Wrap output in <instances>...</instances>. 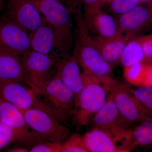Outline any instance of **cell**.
<instances>
[{"label": "cell", "instance_id": "1f68e13d", "mask_svg": "<svg viewBox=\"0 0 152 152\" xmlns=\"http://www.w3.org/2000/svg\"><path fill=\"white\" fill-rule=\"evenodd\" d=\"M28 150L23 147H15L13 148L10 149L7 152H27Z\"/></svg>", "mask_w": 152, "mask_h": 152}, {"label": "cell", "instance_id": "e0dca14e", "mask_svg": "<svg viewBox=\"0 0 152 152\" xmlns=\"http://www.w3.org/2000/svg\"><path fill=\"white\" fill-rule=\"evenodd\" d=\"M84 20L89 31L95 34L94 36L109 39L123 34L116 19L101 9L84 19Z\"/></svg>", "mask_w": 152, "mask_h": 152}, {"label": "cell", "instance_id": "44dd1931", "mask_svg": "<svg viewBox=\"0 0 152 152\" xmlns=\"http://www.w3.org/2000/svg\"><path fill=\"white\" fill-rule=\"evenodd\" d=\"M133 148L152 146V117L138 124L132 131Z\"/></svg>", "mask_w": 152, "mask_h": 152}, {"label": "cell", "instance_id": "836d02e7", "mask_svg": "<svg viewBox=\"0 0 152 152\" xmlns=\"http://www.w3.org/2000/svg\"><path fill=\"white\" fill-rule=\"evenodd\" d=\"M5 4V3L4 0H0V12H2V11L4 10Z\"/></svg>", "mask_w": 152, "mask_h": 152}, {"label": "cell", "instance_id": "4dcf8cb0", "mask_svg": "<svg viewBox=\"0 0 152 152\" xmlns=\"http://www.w3.org/2000/svg\"><path fill=\"white\" fill-rule=\"evenodd\" d=\"M144 86L152 87V62L147 63L146 72Z\"/></svg>", "mask_w": 152, "mask_h": 152}, {"label": "cell", "instance_id": "f1b7e54d", "mask_svg": "<svg viewBox=\"0 0 152 152\" xmlns=\"http://www.w3.org/2000/svg\"><path fill=\"white\" fill-rule=\"evenodd\" d=\"M145 54V62H152V34L140 37Z\"/></svg>", "mask_w": 152, "mask_h": 152}, {"label": "cell", "instance_id": "30bf717a", "mask_svg": "<svg viewBox=\"0 0 152 152\" xmlns=\"http://www.w3.org/2000/svg\"><path fill=\"white\" fill-rule=\"evenodd\" d=\"M0 121L13 130L16 142L23 145H34L48 141L31 129L19 109L3 100L0 102Z\"/></svg>", "mask_w": 152, "mask_h": 152}, {"label": "cell", "instance_id": "d4e9b609", "mask_svg": "<svg viewBox=\"0 0 152 152\" xmlns=\"http://www.w3.org/2000/svg\"><path fill=\"white\" fill-rule=\"evenodd\" d=\"M62 152H88L83 137L77 134H72L62 144Z\"/></svg>", "mask_w": 152, "mask_h": 152}, {"label": "cell", "instance_id": "ffe728a7", "mask_svg": "<svg viewBox=\"0 0 152 152\" xmlns=\"http://www.w3.org/2000/svg\"><path fill=\"white\" fill-rule=\"evenodd\" d=\"M119 62L124 67L145 62V54L140 37L134 36L128 42L120 57Z\"/></svg>", "mask_w": 152, "mask_h": 152}, {"label": "cell", "instance_id": "3957f363", "mask_svg": "<svg viewBox=\"0 0 152 152\" xmlns=\"http://www.w3.org/2000/svg\"><path fill=\"white\" fill-rule=\"evenodd\" d=\"M82 74L84 86L75 102L72 115L78 128L89 123L92 117L105 102L107 90H109L104 85Z\"/></svg>", "mask_w": 152, "mask_h": 152}, {"label": "cell", "instance_id": "8fae6325", "mask_svg": "<svg viewBox=\"0 0 152 152\" xmlns=\"http://www.w3.org/2000/svg\"><path fill=\"white\" fill-rule=\"evenodd\" d=\"M114 85L110 90L105 102L93 117V122L94 128L112 132H122L131 129L129 127L130 124L123 118L117 107Z\"/></svg>", "mask_w": 152, "mask_h": 152}, {"label": "cell", "instance_id": "52a82bcc", "mask_svg": "<svg viewBox=\"0 0 152 152\" xmlns=\"http://www.w3.org/2000/svg\"><path fill=\"white\" fill-rule=\"evenodd\" d=\"M21 82L0 80V96L20 110L39 109L55 117L53 110L45 103L40 96L31 88L23 86Z\"/></svg>", "mask_w": 152, "mask_h": 152}, {"label": "cell", "instance_id": "5bb4252c", "mask_svg": "<svg viewBox=\"0 0 152 152\" xmlns=\"http://www.w3.org/2000/svg\"><path fill=\"white\" fill-rule=\"evenodd\" d=\"M0 80L23 82L28 85L27 74L21 56L1 47H0Z\"/></svg>", "mask_w": 152, "mask_h": 152}, {"label": "cell", "instance_id": "ba28073f", "mask_svg": "<svg viewBox=\"0 0 152 152\" xmlns=\"http://www.w3.org/2000/svg\"><path fill=\"white\" fill-rule=\"evenodd\" d=\"M20 111L31 129L47 140L63 143L72 134L59 121L42 110L31 108Z\"/></svg>", "mask_w": 152, "mask_h": 152}, {"label": "cell", "instance_id": "277c9868", "mask_svg": "<svg viewBox=\"0 0 152 152\" xmlns=\"http://www.w3.org/2000/svg\"><path fill=\"white\" fill-rule=\"evenodd\" d=\"M21 58L28 79V86L40 96L54 75L60 60L33 50Z\"/></svg>", "mask_w": 152, "mask_h": 152}, {"label": "cell", "instance_id": "7a4b0ae2", "mask_svg": "<svg viewBox=\"0 0 152 152\" xmlns=\"http://www.w3.org/2000/svg\"><path fill=\"white\" fill-rule=\"evenodd\" d=\"M53 28L56 50L61 59L70 56L75 42L72 14L61 3L53 0H29Z\"/></svg>", "mask_w": 152, "mask_h": 152}, {"label": "cell", "instance_id": "484cf974", "mask_svg": "<svg viewBox=\"0 0 152 152\" xmlns=\"http://www.w3.org/2000/svg\"><path fill=\"white\" fill-rule=\"evenodd\" d=\"M63 143L45 141L33 145L30 152H62Z\"/></svg>", "mask_w": 152, "mask_h": 152}, {"label": "cell", "instance_id": "d6a6232c", "mask_svg": "<svg viewBox=\"0 0 152 152\" xmlns=\"http://www.w3.org/2000/svg\"><path fill=\"white\" fill-rule=\"evenodd\" d=\"M147 6L149 9L151 15V22L152 24V0H148L147 1Z\"/></svg>", "mask_w": 152, "mask_h": 152}, {"label": "cell", "instance_id": "8d00e7d4", "mask_svg": "<svg viewBox=\"0 0 152 152\" xmlns=\"http://www.w3.org/2000/svg\"><path fill=\"white\" fill-rule=\"evenodd\" d=\"M1 100H2L1 98V96H0V102Z\"/></svg>", "mask_w": 152, "mask_h": 152}, {"label": "cell", "instance_id": "7c38bea8", "mask_svg": "<svg viewBox=\"0 0 152 152\" xmlns=\"http://www.w3.org/2000/svg\"><path fill=\"white\" fill-rule=\"evenodd\" d=\"M116 104L123 118L130 124H140L150 118L126 85L115 82L114 85Z\"/></svg>", "mask_w": 152, "mask_h": 152}, {"label": "cell", "instance_id": "83f0119b", "mask_svg": "<svg viewBox=\"0 0 152 152\" xmlns=\"http://www.w3.org/2000/svg\"><path fill=\"white\" fill-rule=\"evenodd\" d=\"M84 6V18L86 19L92 15L104 5V0H81Z\"/></svg>", "mask_w": 152, "mask_h": 152}, {"label": "cell", "instance_id": "5b68a950", "mask_svg": "<svg viewBox=\"0 0 152 152\" xmlns=\"http://www.w3.org/2000/svg\"><path fill=\"white\" fill-rule=\"evenodd\" d=\"M40 96L60 122L64 121L72 116L75 105V94L56 72Z\"/></svg>", "mask_w": 152, "mask_h": 152}, {"label": "cell", "instance_id": "2e32d148", "mask_svg": "<svg viewBox=\"0 0 152 152\" xmlns=\"http://www.w3.org/2000/svg\"><path fill=\"white\" fill-rule=\"evenodd\" d=\"M56 74L75 94V102L84 86L78 63L72 55L61 59L58 64Z\"/></svg>", "mask_w": 152, "mask_h": 152}, {"label": "cell", "instance_id": "8992f818", "mask_svg": "<svg viewBox=\"0 0 152 152\" xmlns=\"http://www.w3.org/2000/svg\"><path fill=\"white\" fill-rule=\"evenodd\" d=\"M132 131L115 133L94 128L83 137L88 152H126L133 148Z\"/></svg>", "mask_w": 152, "mask_h": 152}, {"label": "cell", "instance_id": "9c48e42d", "mask_svg": "<svg viewBox=\"0 0 152 152\" xmlns=\"http://www.w3.org/2000/svg\"><path fill=\"white\" fill-rule=\"evenodd\" d=\"M1 18L18 26L28 33L35 31L44 18L29 0H5Z\"/></svg>", "mask_w": 152, "mask_h": 152}, {"label": "cell", "instance_id": "4316f807", "mask_svg": "<svg viewBox=\"0 0 152 152\" xmlns=\"http://www.w3.org/2000/svg\"><path fill=\"white\" fill-rule=\"evenodd\" d=\"M14 142H16V138L13 130L0 121V151Z\"/></svg>", "mask_w": 152, "mask_h": 152}, {"label": "cell", "instance_id": "4fadbf2b", "mask_svg": "<svg viewBox=\"0 0 152 152\" xmlns=\"http://www.w3.org/2000/svg\"><path fill=\"white\" fill-rule=\"evenodd\" d=\"M0 47L23 56L31 50L29 36L26 30L0 18Z\"/></svg>", "mask_w": 152, "mask_h": 152}, {"label": "cell", "instance_id": "603a6c76", "mask_svg": "<svg viewBox=\"0 0 152 152\" xmlns=\"http://www.w3.org/2000/svg\"><path fill=\"white\" fill-rule=\"evenodd\" d=\"M129 90L144 110L152 117V87L143 86Z\"/></svg>", "mask_w": 152, "mask_h": 152}, {"label": "cell", "instance_id": "9a60e30c", "mask_svg": "<svg viewBox=\"0 0 152 152\" xmlns=\"http://www.w3.org/2000/svg\"><path fill=\"white\" fill-rule=\"evenodd\" d=\"M116 20L122 34L132 36L151 24L148 6L140 4L127 12L117 16Z\"/></svg>", "mask_w": 152, "mask_h": 152}, {"label": "cell", "instance_id": "e575fe53", "mask_svg": "<svg viewBox=\"0 0 152 152\" xmlns=\"http://www.w3.org/2000/svg\"><path fill=\"white\" fill-rule=\"evenodd\" d=\"M110 0H104V5L105 4Z\"/></svg>", "mask_w": 152, "mask_h": 152}, {"label": "cell", "instance_id": "7402d4cb", "mask_svg": "<svg viewBox=\"0 0 152 152\" xmlns=\"http://www.w3.org/2000/svg\"><path fill=\"white\" fill-rule=\"evenodd\" d=\"M124 68V76L128 83L137 87L144 86L147 63H137Z\"/></svg>", "mask_w": 152, "mask_h": 152}, {"label": "cell", "instance_id": "f546056e", "mask_svg": "<svg viewBox=\"0 0 152 152\" xmlns=\"http://www.w3.org/2000/svg\"><path fill=\"white\" fill-rule=\"evenodd\" d=\"M61 3L73 15L80 8H81V0H53Z\"/></svg>", "mask_w": 152, "mask_h": 152}, {"label": "cell", "instance_id": "6da1fadb", "mask_svg": "<svg viewBox=\"0 0 152 152\" xmlns=\"http://www.w3.org/2000/svg\"><path fill=\"white\" fill-rule=\"evenodd\" d=\"M75 21L73 56L81 66L83 73L105 86L113 83L112 66L98 49L87 27L81 8L74 14Z\"/></svg>", "mask_w": 152, "mask_h": 152}, {"label": "cell", "instance_id": "d590c367", "mask_svg": "<svg viewBox=\"0 0 152 152\" xmlns=\"http://www.w3.org/2000/svg\"><path fill=\"white\" fill-rule=\"evenodd\" d=\"M141 1L142 2H147L148 1V0H141Z\"/></svg>", "mask_w": 152, "mask_h": 152}, {"label": "cell", "instance_id": "cb8c5ba5", "mask_svg": "<svg viewBox=\"0 0 152 152\" xmlns=\"http://www.w3.org/2000/svg\"><path fill=\"white\" fill-rule=\"evenodd\" d=\"M142 3L141 0H110V10L117 16L126 13Z\"/></svg>", "mask_w": 152, "mask_h": 152}, {"label": "cell", "instance_id": "d6986e66", "mask_svg": "<svg viewBox=\"0 0 152 152\" xmlns=\"http://www.w3.org/2000/svg\"><path fill=\"white\" fill-rule=\"evenodd\" d=\"M135 36L122 34L112 39H104L92 36L94 42L104 59L111 65L119 62L120 57L125 46Z\"/></svg>", "mask_w": 152, "mask_h": 152}, {"label": "cell", "instance_id": "ac0fdd59", "mask_svg": "<svg viewBox=\"0 0 152 152\" xmlns=\"http://www.w3.org/2000/svg\"><path fill=\"white\" fill-rule=\"evenodd\" d=\"M29 36L31 50L61 60L56 50L54 30L45 18L40 26Z\"/></svg>", "mask_w": 152, "mask_h": 152}]
</instances>
